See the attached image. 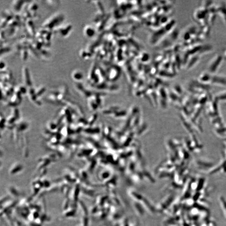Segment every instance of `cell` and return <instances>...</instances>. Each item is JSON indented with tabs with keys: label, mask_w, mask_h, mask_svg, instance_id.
<instances>
[{
	"label": "cell",
	"mask_w": 226,
	"mask_h": 226,
	"mask_svg": "<svg viewBox=\"0 0 226 226\" xmlns=\"http://www.w3.org/2000/svg\"><path fill=\"white\" fill-rule=\"evenodd\" d=\"M63 19V16H61L59 15L53 17L52 18L49 20L47 22L45 23V27L49 29H53L55 26L59 25Z\"/></svg>",
	"instance_id": "6da1fadb"
},
{
	"label": "cell",
	"mask_w": 226,
	"mask_h": 226,
	"mask_svg": "<svg viewBox=\"0 0 226 226\" xmlns=\"http://www.w3.org/2000/svg\"><path fill=\"white\" fill-rule=\"evenodd\" d=\"M23 1H15L13 4V9L16 11H19L21 10L23 4Z\"/></svg>",
	"instance_id": "7a4b0ae2"
},
{
	"label": "cell",
	"mask_w": 226,
	"mask_h": 226,
	"mask_svg": "<svg viewBox=\"0 0 226 226\" xmlns=\"http://www.w3.org/2000/svg\"><path fill=\"white\" fill-rule=\"evenodd\" d=\"M23 75H24V78H25L26 82L30 83L31 80L30 79V75H29L28 68H24V70H23Z\"/></svg>",
	"instance_id": "3957f363"
},
{
	"label": "cell",
	"mask_w": 226,
	"mask_h": 226,
	"mask_svg": "<svg viewBox=\"0 0 226 226\" xmlns=\"http://www.w3.org/2000/svg\"><path fill=\"white\" fill-rule=\"evenodd\" d=\"M72 77L75 80H79L83 78V75L80 71L76 70L73 72L72 74Z\"/></svg>",
	"instance_id": "277c9868"
},
{
	"label": "cell",
	"mask_w": 226,
	"mask_h": 226,
	"mask_svg": "<svg viewBox=\"0 0 226 226\" xmlns=\"http://www.w3.org/2000/svg\"><path fill=\"white\" fill-rule=\"evenodd\" d=\"M71 28H72V27L70 25H68L66 28H63V29L60 30V33L63 36H66L68 34V33L70 31V30H71Z\"/></svg>",
	"instance_id": "5b68a950"
},
{
	"label": "cell",
	"mask_w": 226,
	"mask_h": 226,
	"mask_svg": "<svg viewBox=\"0 0 226 226\" xmlns=\"http://www.w3.org/2000/svg\"><path fill=\"white\" fill-rule=\"evenodd\" d=\"M38 8V6L37 4H35V3H33V4H31L30 6L29 7V9L32 11V12H34L35 10H37Z\"/></svg>",
	"instance_id": "8992f818"
},
{
	"label": "cell",
	"mask_w": 226,
	"mask_h": 226,
	"mask_svg": "<svg viewBox=\"0 0 226 226\" xmlns=\"http://www.w3.org/2000/svg\"><path fill=\"white\" fill-rule=\"evenodd\" d=\"M22 55L23 60H27V58H28V55L27 50L26 49H24V50H23L22 52Z\"/></svg>",
	"instance_id": "52a82bcc"
},
{
	"label": "cell",
	"mask_w": 226,
	"mask_h": 226,
	"mask_svg": "<svg viewBox=\"0 0 226 226\" xmlns=\"http://www.w3.org/2000/svg\"><path fill=\"white\" fill-rule=\"evenodd\" d=\"M5 67V64L3 62H1V70H2L3 69H4V68Z\"/></svg>",
	"instance_id": "ba28073f"
}]
</instances>
